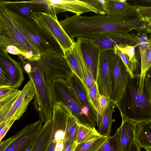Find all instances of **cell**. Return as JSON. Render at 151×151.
Segmentation results:
<instances>
[{"mask_svg": "<svg viewBox=\"0 0 151 151\" xmlns=\"http://www.w3.org/2000/svg\"><path fill=\"white\" fill-rule=\"evenodd\" d=\"M145 77L146 78L148 83L151 97V65L147 71Z\"/></svg>", "mask_w": 151, "mask_h": 151, "instance_id": "cell-39", "label": "cell"}, {"mask_svg": "<svg viewBox=\"0 0 151 151\" xmlns=\"http://www.w3.org/2000/svg\"><path fill=\"white\" fill-rule=\"evenodd\" d=\"M115 104L111 102L104 111L101 123L99 127V132L103 137L110 136L112 124V115L114 111Z\"/></svg>", "mask_w": 151, "mask_h": 151, "instance_id": "cell-24", "label": "cell"}, {"mask_svg": "<svg viewBox=\"0 0 151 151\" xmlns=\"http://www.w3.org/2000/svg\"><path fill=\"white\" fill-rule=\"evenodd\" d=\"M136 124L137 123L130 120L122 119L121 125L117 129L121 151H129L135 140Z\"/></svg>", "mask_w": 151, "mask_h": 151, "instance_id": "cell-19", "label": "cell"}, {"mask_svg": "<svg viewBox=\"0 0 151 151\" xmlns=\"http://www.w3.org/2000/svg\"><path fill=\"white\" fill-rule=\"evenodd\" d=\"M69 113L59 105L54 104L52 133L47 151H55L56 145L63 142Z\"/></svg>", "mask_w": 151, "mask_h": 151, "instance_id": "cell-14", "label": "cell"}, {"mask_svg": "<svg viewBox=\"0 0 151 151\" xmlns=\"http://www.w3.org/2000/svg\"><path fill=\"white\" fill-rule=\"evenodd\" d=\"M101 116L103 118L104 111L107 107L109 104L111 102L110 99L106 96L100 94L98 95Z\"/></svg>", "mask_w": 151, "mask_h": 151, "instance_id": "cell-33", "label": "cell"}, {"mask_svg": "<svg viewBox=\"0 0 151 151\" xmlns=\"http://www.w3.org/2000/svg\"><path fill=\"white\" fill-rule=\"evenodd\" d=\"M40 119L27 124L13 136L0 142V151H33L42 127Z\"/></svg>", "mask_w": 151, "mask_h": 151, "instance_id": "cell-8", "label": "cell"}, {"mask_svg": "<svg viewBox=\"0 0 151 151\" xmlns=\"http://www.w3.org/2000/svg\"><path fill=\"white\" fill-rule=\"evenodd\" d=\"M38 60L42 66L45 85L51 98L52 81L58 78L67 80L73 72L64 55L45 54Z\"/></svg>", "mask_w": 151, "mask_h": 151, "instance_id": "cell-9", "label": "cell"}, {"mask_svg": "<svg viewBox=\"0 0 151 151\" xmlns=\"http://www.w3.org/2000/svg\"><path fill=\"white\" fill-rule=\"evenodd\" d=\"M135 35L138 40L141 59L145 55L150 42L145 30L137 32Z\"/></svg>", "mask_w": 151, "mask_h": 151, "instance_id": "cell-32", "label": "cell"}, {"mask_svg": "<svg viewBox=\"0 0 151 151\" xmlns=\"http://www.w3.org/2000/svg\"><path fill=\"white\" fill-rule=\"evenodd\" d=\"M150 41V42L151 43V37H150V38H149Z\"/></svg>", "mask_w": 151, "mask_h": 151, "instance_id": "cell-43", "label": "cell"}, {"mask_svg": "<svg viewBox=\"0 0 151 151\" xmlns=\"http://www.w3.org/2000/svg\"><path fill=\"white\" fill-rule=\"evenodd\" d=\"M52 120L42 126L39 139L33 151H47L52 133Z\"/></svg>", "mask_w": 151, "mask_h": 151, "instance_id": "cell-26", "label": "cell"}, {"mask_svg": "<svg viewBox=\"0 0 151 151\" xmlns=\"http://www.w3.org/2000/svg\"><path fill=\"white\" fill-rule=\"evenodd\" d=\"M0 88L9 87V78L5 70L0 67Z\"/></svg>", "mask_w": 151, "mask_h": 151, "instance_id": "cell-36", "label": "cell"}, {"mask_svg": "<svg viewBox=\"0 0 151 151\" xmlns=\"http://www.w3.org/2000/svg\"><path fill=\"white\" fill-rule=\"evenodd\" d=\"M108 137L101 136L94 139L77 144L74 151H96Z\"/></svg>", "mask_w": 151, "mask_h": 151, "instance_id": "cell-28", "label": "cell"}, {"mask_svg": "<svg viewBox=\"0 0 151 151\" xmlns=\"http://www.w3.org/2000/svg\"><path fill=\"white\" fill-rule=\"evenodd\" d=\"M0 67L6 71L9 79V87L17 88L24 80L21 64L11 57L6 52L0 50Z\"/></svg>", "mask_w": 151, "mask_h": 151, "instance_id": "cell-17", "label": "cell"}, {"mask_svg": "<svg viewBox=\"0 0 151 151\" xmlns=\"http://www.w3.org/2000/svg\"><path fill=\"white\" fill-rule=\"evenodd\" d=\"M64 148L63 151H74L77 144L76 142L68 140L63 141Z\"/></svg>", "mask_w": 151, "mask_h": 151, "instance_id": "cell-37", "label": "cell"}, {"mask_svg": "<svg viewBox=\"0 0 151 151\" xmlns=\"http://www.w3.org/2000/svg\"><path fill=\"white\" fill-rule=\"evenodd\" d=\"M104 3L106 15L111 17H123L129 13L134 6L126 0H104Z\"/></svg>", "mask_w": 151, "mask_h": 151, "instance_id": "cell-22", "label": "cell"}, {"mask_svg": "<svg viewBox=\"0 0 151 151\" xmlns=\"http://www.w3.org/2000/svg\"><path fill=\"white\" fill-rule=\"evenodd\" d=\"M146 151H151V149H146Z\"/></svg>", "mask_w": 151, "mask_h": 151, "instance_id": "cell-42", "label": "cell"}, {"mask_svg": "<svg viewBox=\"0 0 151 151\" xmlns=\"http://www.w3.org/2000/svg\"><path fill=\"white\" fill-rule=\"evenodd\" d=\"M76 42L94 81L97 83L98 68L101 51L100 49L92 40L79 38Z\"/></svg>", "mask_w": 151, "mask_h": 151, "instance_id": "cell-12", "label": "cell"}, {"mask_svg": "<svg viewBox=\"0 0 151 151\" xmlns=\"http://www.w3.org/2000/svg\"><path fill=\"white\" fill-rule=\"evenodd\" d=\"M93 41L101 51L114 49L117 45H138L137 39L134 34L125 36H107Z\"/></svg>", "mask_w": 151, "mask_h": 151, "instance_id": "cell-20", "label": "cell"}, {"mask_svg": "<svg viewBox=\"0 0 151 151\" xmlns=\"http://www.w3.org/2000/svg\"><path fill=\"white\" fill-rule=\"evenodd\" d=\"M0 3L19 15L29 18H31L33 13L49 11L45 0L21 1L1 0Z\"/></svg>", "mask_w": 151, "mask_h": 151, "instance_id": "cell-18", "label": "cell"}, {"mask_svg": "<svg viewBox=\"0 0 151 151\" xmlns=\"http://www.w3.org/2000/svg\"><path fill=\"white\" fill-rule=\"evenodd\" d=\"M48 9L49 11L47 12L32 14L31 18L58 44L65 55L73 48L75 42L68 35L63 29L55 12L50 8Z\"/></svg>", "mask_w": 151, "mask_h": 151, "instance_id": "cell-7", "label": "cell"}, {"mask_svg": "<svg viewBox=\"0 0 151 151\" xmlns=\"http://www.w3.org/2000/svg\"><path fill=\"white\" fill-rule=\"evenodd\" d=\"M29 61L32 69L27 74L33 83L35 91L33 104L38 113L39 119L45 123L52 119L54 103L45 85L41 65L38 60Z\"/></svg>", "mask_w": 151, "mask_h": 151, "instance_id": "cell-6", "label": "cell"}, {"mask_svg": "<svg viewBox=\"0 0 151 151\" xmlns=\"http://www.w3.org/2000/svg\"><path fill=\"white\" fill-rule=\"evenodd\" d=\"M101 51L98 68L97 83L99 93L109 98L111 75L116 54L114 49Z\"/></svg>", "mask_w": 151, "mask_h": 151, "instance_id": "cell-10", "label": "cell"}, {"mask_svg": "<svg viewBox=\"0 0 151 151\" xmlns=\"http://www.w3.org/2000/svg\"><path fill=\"white\" fill-rule=\"evenodd\" d=\"M135 140L141 148L151 149V122L137 123Z\"/></svg>", "mask_w": 151, "mask_h": 151, "instance_id": "cell-23", "label": "cell"}, {"mask_svg": "<svg viewBox=\"0 0 151 151\" xmlns=\"http://www.w3.org/2000/svg\"><path fill=\"white\" fill-rule=\"evenodd\" d=\"M96 151H121L117 130L112 136L108 137L104 144Z\"/></svg>", "mask_w": 151, "mask_h": 151, "instance_id": "cell-30", "label": "cell"}, {"mask_svg": "<svg viewBox=\"0 0 151 151\" xmlns=\"http://www.w3.org/2000/svg\"><path fill=\"white\" fill-rule=\"evenodd\" d=\"M0 50L21 55L25 60L30 61L37 60L41 56L16 24L8 8L0 3Z\"/></svg>", "mask_w": 151, "mask_h": 151, "instance_id": "cell-3", "label": "cell"}, {"mask_svg": "<svg viewBox=\"0 0 151 151\" xmlns=\"http://www.w3.org/2000/svg\"><path fill=\"white\" fill-rule=\"evenodd\" d=\"M67 80L86 114L96 123L97 116L96 109L89 94L81 81L73 72L70 74Z\"/></svg>", "mask_w": 151, "mask_h": 151, "instance_id": "cell-16", "label": "cell"}, {"mask_svg": "<svg viewBox=\"0 0 151 151\" xmlns=\"http://www.w3.org/2000/svg\"><path fill=\"white\" fill-rule=\"evenodd\" d=\"M15 121L13 120H9L0 123V142L2 141V139Z\"/></svg>", "mask_w": 151, "mask_h": 151, "instance_id": "cell-34", "label": "cell"}, {"mask_svg": "<svg viewBox=\"0 0 151 151\" xmlns=\"http://www.w3.org/2000/svg\"><path fill=\"white\" fill-rule=\"evenodd\" d=\"M99 93L97 83L95 82L93 86L89 90V95L91 100L96 109L97 116V124L99 127L102 121L99 104L98 100V95Z\"/></svg>", "mask_w": 151, "mask_h": 151, "instance_id": "cell-31", "label": "cell"}, {"mask_svg": "<svg viewBox=\"0 0 151 151\" xmlns=\"http://www.w3.org/2000/svg\"><path fill=\"white\" fill-rule=\"evenodd\" d=\"M14 88L10 87L0 88V98H1L11 92Z\"/></svg>", "mask_w": 151, "mask_h": 151, "instance_id": "cell-38", "label": "cell"}, {"mask_svg": "<svg viewBox=\"0 0 151 151\" xmlns=\"http://www.w3.org/2000/svg\"><path fill=\"white\" fill-rule=\"evenodd\" d=\"M80 125L76 119L70 114L68 118L64 140L76 142Z\"/></svg>", "mask_w": 151, "mask_h": 151, "instance_id": "cell-29", "label": "cell"}, {"mask_svg": "<svg viewBox=\"0 0 151 151\" xmlns=\"http://www.w3.org/2000/svg\"><path fill=\"white\" fill-rule=\"evenodd\" d=\"M141 74L130 76L124 89L116 104L122 119L137 123L151 122V97L145 77L143 87L139 88Z\"/></svg>", "mask_w": 151, "mask_h": 151, "instance_id": "cell-2", "label": "cell"}, {"mask_svg": "<svg viewBox=\"0 0 151 151\" xmlns=\"http://www.w3.org/2000/svg\"><path fill=\"white\" fill-rule=\"evenodd\" d=\"M141 148L135 140L132 143L129 151H140Z\"/></svg>", "mask_w": 151, "mask_h": 151, "instance_id": "cell-40", "label": "cell"}, {"mask_svg": "<svg viewBox=\"0 0 151 151\" xmlns=\"http://www.w3.org/2000/svg\"><path fill=\"white\" fill-rule=\"evenodd\" d=\"M8 9L16 24L34 45L41 56L50 54L64 55L58 44L31 18L20 15Z\"/></svg>", "mask_w": 151, "mask_h": 151, "instance_id": "cell-5", "label": "cell"}, {"mask_svg": "<svg viewBox=\"0 0 151 151\" xmlns=\"http://www.w3.org/2000/svg\"><path fill=\"white\" fill-rule=\"evenodd\" d=\"M51 98L56 104L67 111L81 125L95 128L96 123L85 113L67 80L56 78L51 85Z\"/></svg>", "mask_w": 151, "mask_h": 151, "instance_id": "cell-4", "label": "cell"}, {"mask_svg": "<svg viewBox=\"0 0 151 151\" xmlns=\"http://www.w3.org/2000/svg\"><path fill=\"white\" fill-rule=\"evenodd\" d=\"M95 129L80 125L78 132L77 144L88 142L101 137Z\"/></svg>", "mask_w": 151, "mask_h": 151, "instance_id": "cell-27", "label": "cell"}, {"mask_svg": "<svg viewBox=\"0 0 151 151\" xmlns=\"http://www.w3.org/2000/svg\"><path fill=\"white\" fill-rule=\"evenodd\" d=\"M35 95L34 85L29 80L21 91L3 122L19 119L27 110L29 103L34 99Z\"/></svg>", "mask_w": 151, "mask_h": 151, "instance_id": "cell-13", "label": "cell"}, {"mask_svg": "<svg viewBox=\"0 0 151 151\" xmlns=\"http://www.w3.org/2000/svg\"><path fill=\"white\" fill-rule=\"evenodd\" d=\"M137 9L143 21L151 18V6H145L137 5Z\"/></svg>", "mask_w": 151, "mask_h": 151, "instance_id": "cell-35", "label": "cell"}, {"mask_svg": "<svg viewBox=\"0 0 151 151\" xmlns=\"http://www.w3.org/2000/svg\"><path fill=\"white\" fill-rule=\"evenodd\" d=\"M144 21L148 27L151 28V18L145 20Z\"/></svg>", "mask_w": 151, "mask_h": 151, "instance_id": "cell-41", "label": "cell"}, {"mask_svg": "<svg viewBox=\"0 0 151 151\" xmlns=\"http://www.w3.org/2000/svg\"><path fill=\"white\" fill-rule=\"evenodd\" d=\"M131 76L120 57L116 54L112 70L109 99L115 104L120 98Z\"/></svg>", "mask_w": 151, "mask_h": 151, "instance_id": "cell-11", "label": "cell"}, {"mask_svg": "<svg viewBox=\"0 0 151 151\" xmlns=\"http://www.w3.org/2000/svg\"><path fill=\"white\" fill-rule=\"evenodd\" d=\"M21 91L14 88L10 93L0 98V123L2 122Z\"/></svg>", "mask_w": 151, "mask_h": 151, "instance_id": "cell-25", "label": "cell"}, {"mask_svg": "<svg viewBox=\"0 0 151 151\" xmlns=\"http://www.w3.org/2000/svg\"><path fill=\"white\" fill-rule=\"evenodd\" d=\"M81 54L79 47L76 42L73 48L68 52L64 56L70 65L73 72L80 79L89 94V90L82 70Z\"/></svg>", "mask_w": 151, "mask_h": 151, "instance_id": "cell-21", "label": "cell"}, {"mask_svg": "<svg viewBox=\"0 0 151 151\" xmlns=\"http://www.w3.org/2000/svg\"><path fill=\"white\" fill-rule=\"evenodd\" d=\"M59 23L68 35L73 40L83 38L94 40L109 36H125L130 34L129 32L133 29L137 32L148 28L136 6L128 14L122 17L75 14L70 17L66 16Z\"/></svg>", "mask_w": 151, "mask_h": 151, "instance_id": "cell-1", "label": "cell"}, {"mask_svg": "<svg viewBox=\"0 0 151 151\" xmlns=\"http://www.w3.org/2000/svg\"><path fill=\"white\" fill-rule=\"evenodd\" d=\"M48 7L56 14L69 11L77 15L93 12L97 14L98 12L88 0H45Z\"/></svg>", "mask_w": 151, "mask_h": 151, "instance_id": "cell-15", "label": "cell"}]
</instances>
